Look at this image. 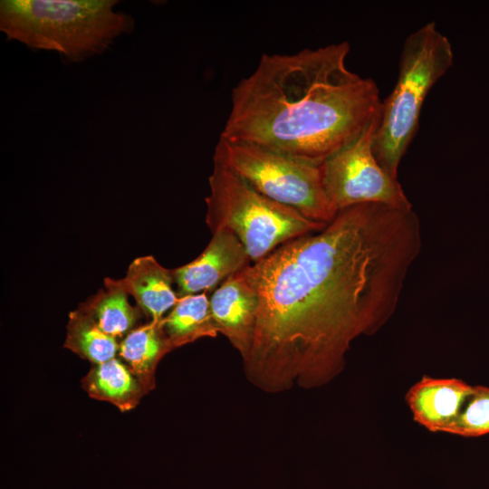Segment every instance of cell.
<instances>
[{
  "instance_id": "obj_17",
  "label": "cell",
  "mask_w": 489,
  "mask_h": 489,
  "mask_svg": "<svg viewBox=\"0 0 489 489\" xmlns=\"http://www.w3.org/2000/svg\"><path fill=\"white\" fill-rule=\"evenodd\" d=\"M445 433L465 437L489 434V388L473 386L459 414Z\"/></svg>"
},
{
  "instance_id": "obj_7",
  "label": "cell",
  "mask_w": 489,
  "mask_h": 489,
  "mask_svg": "<svg viewBox=\"0 0 489 489\" xmlns=\"http://www.w3.org/2000/svg\"><path fill=\"white\" fill-rule=\"evenodd\" d=\"M379 115L322 162L325 193L336 213L361 204L412 207L398 179L390 177L375 157L373 141Z\"/></svg>"
},
{
  "instance_id": "obj_4",
  "label": "cell",
  "mask_w": 489,
  "mask_h": 489,
  "mask_svg": "<svg viewBox=\"0 0 489 489\" xmlns=\"http://www.w3.org/2000/svg\"><path fill=\"white\" fill-rule=\"evenodd\" d=\"M454 53L448 38L435 22L425 24L404 41L398 78L381 101L373 151L380 166L398 179V168L416 136L424 101L436 82L449 70Z\"/></svg>"
},
{
  "instance_id": "obj_6",
  "label": "cell",
  "mask_w": 489,
  "mask_h": 489,
  "mask_svg": "<svg viewBox=\"0 0 489 489\" xmlns=\"http://www.w3.org/2000/svg\"><path fill=\"white\" fill-rule=\"evenodd\" d=\"M261 195L314 222L336 216L325 193L322 163L293 158L258 145L219 138L213 156Z\"/></svg>"
},
{
  "instance_id": "obj_16",
  "label": "cell",
  "mask_w": 489,
  "mask_h": 489,
  "mask_svg": "<svg viewBox=\"0 0 489 489\" xmlns=\"http://www.w3.org/2000/svg\"><path fill=\"white\" fill-rule=\"evenodd\" d=\"M63 347L91 364H100L116 357L120 343L117 339L104 332L80 306L69 314Z\"/></svg>"
},
{
  "instance_id": "obj_1",
  "label": "cell",
  "mask_w": 489,
  "mask_h": 489,
  "mask_svg": "<svg viewBox=\"0 0 489 489\" xmlns=\"http://www.w3.org/2000/svg\"><path fill=\"white\" fill-rule=\"evenodd\" d=\"M421 245L412 207L361 204L253 264L260 305L247 379L266 393L333 379L351 343L395 312Z\"/></svg>"
},
{
  "instance_id": "obj_8",
  "label": "cell",
  "mask_w": 489,
  "mask_h": 489,
  "mask_svg": "<svg viewBox=\"0 0 489 489\" xmlns=\"http://www.w3.org/2000/svg\"><path fill=\"white\" fill-rule=\"evenodd\" d=\"M209 302L218 333H222L242 360H244L253 345L260 305L252 264L227 278Z\"/></svg>"
},
{
  "instance_id": "obj_13",
  "label": "cell",
  "mask_w": 489,
  "mask_h": 489,
  "mask_svg": "<svg viewBox=\"0 0 489 489\" xmlns=\"http://www.w3.org/2000/svg\"><path fill=\"white\" fill-rule=\"evenodd\" d=\"M169 351L160 322L150 321L136 327L120 340L118 355L148 394L156 387L158 362Z\"/></svg>"
},
{
  "instance_id": "obj_15",
  "label": "cell",
  "mask_w": 489,
  "mask_h": 489,
  "mask_svg": "<svg viewBox=\"0 0 489 489\" xmlns=\"http://www.w3.org/2000/svg\"><path fill=\"white\" fill-rule=\"evenodd\" d=\"M104 283L105 290H101L81 307L104 332L117 340H122L136 328L140 312L129 302L128 292L118 280L106 279Z\"/></svg>"
},
{
  "instance_id": "obj_9",
  "label": "cell",
  "mask_w": 489,
  "mask_h": 489,
  "mask_svg": "<svg viewBox=\"0 0 489 489\" xmlns=\"http://www.w3.org/2000/svg\"><path fill=\"white\" fill-rule=\"evenodd\" d=\"M212 234L210 242L196 259L172 270L178 298L214 289L251 265L246 249L233 232L222 227Z\"/></svg>"
},
{
  "instance_id": "obj_2",
  "label": "cell",
  "mask_w": 489,
  "mask_h": 489,
  "mask_svg": "<svg viewBox=\"0 0 489 489\" xmlns=\"http://www.w3.org/2000/svg\"><path fill=\"white\" fill-rule=\"evenodd\" d=\"M347 41L264 53L231 93L220 138L322 163L380 113L377 83L350 71Z\"/></svg>"
},
{
  "instance_id": "obj_12",
  "label": "cell",
  "mask_w": 489,
  "mask_h": 489,
  "mask_svg": "<svg viewBox=\"0 0 489 489\" xmlns=\"http://www.w3.org/2000/svg\"><path fill=\"white\" fill-rule=\"evenodd\" d=\"M82 385L91 398L110 402L122 412L136 408L147 394L129 367L117 357L91 364Z\"/></svg>"
},
{
  "instance_id": "obj_5",
  "label": "cell",
  "mask_w": 489,
  "mask_h": 489,
  "mask_svg": "<svg viewBox=\"0 0 489 489\" xmlns=\"http://www.w3.org/2000/svg\"><path fill=\"white\" fill-rule=\"evenodd\" d=\"M209 189L206 197V222L210 231L229 229L243 244L254 264L280 245L327 225L261 195L216 160H213Z\"/></svg>"
},
{
  "instance_id": "obj_10",
  "label": "cell",
  "mask_w": 489,
  "mask_h": 489,
  "mask_svg": "<svg viewBox=\"0 0 489 489\" xmlns=\"http://www.w3.org/2000/svg\"><path fill=\"white\" fill-rule=\"evenodd\" d=\"M473 386L458 379L423 377L406 395L414 420L431 432H445L459 414Z\"/></svg>"
},
{
  "instance_id": "obj_11",
  "label": "cell",
  "mask_w": 489,
  "mask_h": 489,
  "mask_svg": "<svg viewBox=\"0 0 489 489\" xmlns=\"http://www.w3.org/2000/svg\"><path fill=\"white\" fill-rule=\"evenodd\" d=\"M118 283L134 297L139 308L154 322H161L164 314L179 299L173 290L172 270L163 267L152 255L134 259L126 276Z\"/></svg>"
},
{
  "instance_id": "obj_3",
  "label": "cell",
  "mask_w": 489,
  "mask_h": 489,
  "mask_svg": "<svg viewBox=\"0 0 489 489\" xmlns=\"http://www.w3.org/2000/svg\"><path fill=\"white\" fill-rule=\"evenodd\" d=\"M116 0H2L0 30L33 49L56 51L72 62L104 53L135 21Z\"/></svg>"
},
{
  "instance_id": "obj_14",
  "label": "cell",
  "mask_w": 489,
  "mask_h": 489,
  "mask_svg": "<svg viewBox=\"0 0 489 489\" xmlns=\"http://www.w3.org/2000/svg\"><path fill=\"white\" fill-rule=\"evenodd\" d=\"M160 325L170 350L200 338H215L218 334L205 292L179 298Z\"/></svg>"
}]
</instances>
